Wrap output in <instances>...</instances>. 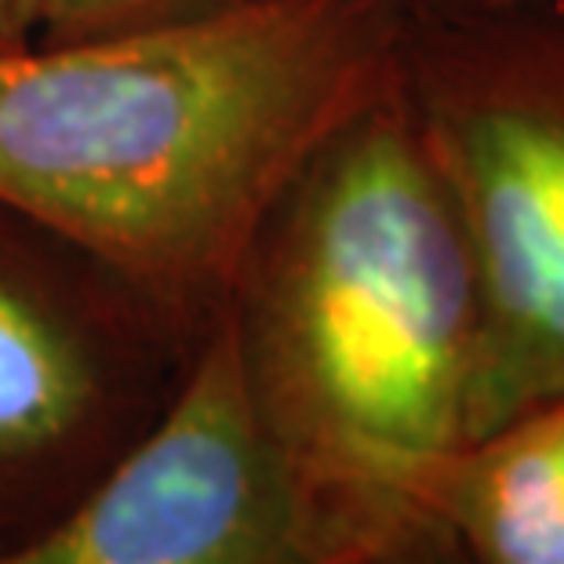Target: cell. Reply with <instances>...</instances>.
I'll use <instances>...</instances> for the list:
<instances>
[{
    "instance_id": "obj_1",
    "label": "cell",
    "mask_w": 564,
    "mask_h": 564,
    "mask_svg": "<svg viewBox=\"0 0 564 564\" xmlns=\"http://www.w3.org/2000/svg\"><path fill=\"white\" fill-rule=\"evenodd\" d=\"M393 0H241L52 52L0 47V204L164 310L241 281L299 175L401 74Z\"/></svg>"
},
{
    "instance_id": "obj_2",
    "label": "cell",
    "mask_w": 564,
    "mask_h": 564,
    "mask_svg": "<svg viewBox=\"0 0 564 564\" xmlns=\"http://www.w3.org/2000/svg\"><path fill=\"white\" fill-rule=\"evenodd\" d=\"M230 314L262 423L368 539L470 441L477 281L401 74L281 204Z\"/></svg>"
},
{
    "instance_id": "obj_3",
    "label": "cell",
    "mask_w": 564,
    "mask_h": 564,
    "mask_svg": "<svg viewBox=\"0 0 564 564\" xmlns=\"http://www.w3.org/2000/svg\"><path fill=\"white\" fill-rule=\"evenodd\" d=\"M437 11L404 22L401 88L474 262V441L564 398V11Z\"/></svg>"
},
{
    "instance_id": "obj_4",
    "label": "cell",
    "mask_w": 564,
    "mask_h": 564,
    "mask_svg": "<svg viewBox=\"0 0 564 564\" xmlns=\"http://www.w3.org/2000/svg\"><path fill=\"white\" fill-rule=\"evenodd\" d=\"M376 546L273 441L226 314L147 434L0 564H343Z\"/></svg>"
},
{
    "instance_id": "obj_5",
    "label": "cell",
    "mask_w": 564,
    "mask_h": 564,
    "mask_svg": "<svg viewBox=\"0 0 564 564\" xmlns=\"http://www.w3.org/2000/svg\"><path fill=\"white\" fill-rule=\"evenodd\" d=\"M150 423L117 346L0 270V550L52 524Z\"/></svg>"
},
{
    "instance_id": "obj_6",
    "label": "cell",
    "mask_w": 564,
    "mask_h": 564,
    "mask_svg": "<svg viewBox=\"0 0 564 564\" xmlns=\"http://www.w3.org/2000/svg\"><path fill=\"white\" fill-rule=\"evenodd\" d=\"M412 507L470 564H564V398L455 448L419 481Z\"/></svg>"
},
{
    "instance_id": "obj_7",
    "label": "cell",
    "mask_w": 564,
    "mask_h": 564,
    "mask_svg": "<svg viewBox=\"0 0 564 564\" xmlns=\"http://www.w3.org/2000/svg\"><path fill=\"white\" fill-rule=\"evenodd\" d=\"M376 564H470V557L434 518L412 510L376 546Z\"/></svg>"
},
{
    "instance_id": "obj_8",
    "label": "cell",
    "mask_w": 564,
    "mask_h": 564,
    "mask_svg": "<svg viewBox=\"0 0 564 564\" xmlns=\"http://www.w3.org/2000/svg\"><path fill=\"white\" fill-rule=\"evenodd\" d=\"M147 0H41V15L58 26H99L142 8Z\"/></svg>"
},
{
    "instance_id": "obj_9",
    "label": "cell",
    "mask_w": 564,
    "mask_h": 564,
    "mask_svg": "<svg viewBox=\"0 0 564 564\" xmlns=\"http://www.w3.org/2000/svg\"><path fill=\"white\" fill-rule=\"evenodd\" d=\"M401 8H546V11H564V0H393Z\"/></svg>"
},
{
    "instance_id": "obj_10",
    "label": "cell",
    "mask_w": 564,
    "mask_h": 564,
    "mask_svg": "<svg viewBox=\"0 0 564 564\" xmlns=\"http://www.w3.org/2000/svg\"><path fill=\"white\" fill-rule=\"evenodd\" d=\"M33 19H37L33 0H0V47L15 44L30 30Z\"/></svg>"
},
{
    "instance_id": "obj_11",
    "label": "cell",
    "mask_w": 564,
    "mask_h": 564,
    "mask_svg": "<svg viewBox=\"0 0 564 564\" xmlns=\"http://www.w3.org/2000/svg\"><path fill=\"white\" fill-rule=\"evenodd\" d=\"M343 564H376V550H368V554H357V557L343 561Z\"/></svg>"
},
{
    "instance_id": "obj_12",
    "label": "cell",
    "mask_w": 564,
    "mask_h": 564,
    "mask_svg": "<svg viewBox=\"0 0 564 564\" xmlns=\"http://www.w3.org/2000/svg\"><path fill=\"white\" fill-rule=\"evenodd\" d=\"M33 4H37V15H41V0H33Z\"/></svg>"
}]
</instances>
